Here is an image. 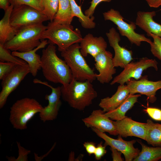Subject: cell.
Instances as JSON below:
<instances>
[{"instance_id":"obj_1","label":"cell","mask_w":161,"mask_h":161,"mask_svg":"<svg viewBox=\"0 0 161 161\" xmlns=\"http://www.w3.org/2000/svg\"><path fill=\"white\" fill-rule=\"evenodd\" d=\"M50 43L42 51L41 67L44 76L48 81L64 85L73 79L71 70L64 60L56 53V47Z\"/></svg>"},{"instance_id":"obj_2","label":"cell","mask_w":161,"mask_h":161,"mask_svg":"<svg viewBox=\"0 0 161 161\" xmlns=\"http://www.w3.org/2000/svg\"><path fill=\"white\" fill-rule=\"evenodd\" d=\"M92 82L81 81L73 78L68 83L62 85L61 97L72 108L82 111L90 105L97 96Z\"/></svg>"},{"instance_id":"obj_3","label":"cell","mask_w":161,"mask_h":161,"mask_svg":"<svg viewBox=\"0 0 161 161\" xmlns=\"http://www.w3.org/2000/svg\"><path fill=\"white\" fill-rule=\"evenodd\" d=\"M47 28L43 23H35L22 27L11 40L4 45L12 51L23 52L35 48L41 43V37Z\"/></svg>"},{"instance_id":"obj_4","label":"cell","mask_w":161,"mask_h":161,"mask_svg":"<svg viewBox=\"0 0 161 161\" xmlns=\"http://www.w3.org/2000/svg\"><path fill=\"white\" fill-rule=\"evenodd\" d=\"M83 38L78 28L74 29L71 24L65 25L49 22L41 37V40L47 39L50 43L56 44L61 52L70 46L80 43Z\"/></svg>"},{"instance_id":"obj_5","label":"cell","mask_w":161,"mask_h":161,"mask_svg":"<svg viewBox=\"0 0 161 161\" xmlns=\"http://www.w3.org/2000/svg\"><path fill=\"white\" fill-rule=\"evenodd\" d=\"M61 55L69 67L73 78L79 81L92 82L97 74L87 63L80 51V46L76 43L61 52Z\"/></svg>"},{"instance_id":"obj_6","label":"cell","mask_w":161,"mask_h":161,"mask_svg":"<svg viewBox=\"0 0 161 161\" xmlns=\"http://www.w3.org/2000/svg\"><path fill=\"white\" fill-rule=\"evenodd\" d=\"M43 108L34 98L25 97L18 100L10 108V121L14 129H25L27 123Z\"/></svg>"},{"instance_id":"obj_7","label":"cell","mask_w":161,"mask_h":161,"mask_svg":"<svg viewBox=\"0 0 161 161\" xmlns=\"http://www.w3.org/2000/svg\"><path fill=\"white\" fill-rule=\"evenodd\" d=\"M105 21L109 20L112 22L117 27L120 33L122 36L127 38L131 44L140 46L142 42H146L150 44L152 41L149 38L146 37L144 34L136 33L135 23L128 24L123 20V18L120 12L113 9L103 13Z\"/></svg>"},{"instance_id":"obj_8","label":"cell","mask_w":161,"mask_h":161,"mask_svg":"<svg viewBox=\"0 0 161 161\" xmlns=\"http://www.w3.org/2000/svg\"><path fill=\"white\" fill-rule=\"evenodd\" d=\"M49 20L43 13L30 6L22 5L13 7L10 18L11 25L19 28L29 24Z\"/></svg>"},{"instance_id":"obj_9","label":"cell","mask_w":161,"mask_h":161,"mask_svg":"<svg viewBox=\"0 0 161 161\" xmlns=\"http://www.w3.org/2000/svg\"><path fill=\"white\" fill-rule=\"evenodd\" d=\"M158 62L155 59H149L146 57L143 58L138 61L128 64L123 70L116 76L111 82L112 85L116 83L124 85L131 78L139 80L142 77L143 71L150 67H153L157 71Z\"/></svg>"},{"instance_id":"obj_10","label":"cell","mask_w":161,"mask_h":161,"mask_svg":"<svg viewBox=\"0 0 161 161\" xmlns=\"http://www.w3.org/2000/svg\"><path fill=\"white\" fill-rule=\"evenodd\" d=\"M30 73L27 64L24 65H17L1 80L2 89L0 93V109L5 104L9 95L24 79Z\"/></svg>"},{"instance_id":"obj_11","label":"cell","mask_w":161,"mask_h":161,"mask_svg":"<svg viewBox=\"0 0 161 161\" xmlns=\"http://www.w3.org/2000/svg\"><path fill=\"white\" fill-rule=\"evenodd\" d=\"M34 83H39L50 88L51 92L49 95H46L45 98L48 101V105L43 107L40 112L39 116L40 120L44 122L53 120L56 119L59 109L61 105L60 99L61 97V87H54L45 81H43L37 79L33 80Z\"/></svg>"},{"instance_id":"obj_12","label":"cell","mask_w":161,"mask_h":161,"mask_svg":"<svg viewBox=\"0 0 161 161\" xmlns=\"http://www.w3.org/2000/svg\"><path fill=\"white\" fill-rule=\"evenodd\" d=\"M91 129L98 137L105 141L104 145H109L120 152L124 155L126 161H133L140 151L138 148H135L134 146V144L136 141L135 140L126 141L119 135L117 139H114L95 128H92Z\"/></svg>"},{"instance_id":"obj_13","label":"cell","mask_w":161,"mask_h":161,"mask_svg":"<svg viewBox=\"0 0 161 161\" xmlns=\"http://www.w3.org/2000/svg\"><path fill=\"white\" fill-rule=\"evenodd\" d=\"M147 77V76H143L139 80L131 79L126 82V85L130 90V94L138 93L145 95L147 97V100L153 103L157 100L156 92L161 89V80H149Z\"/></svg>"},{"instance_id":"obj_14","label":"cell","mask_w":161,"mask_h":161,"mask_svg":"<svg viewBox=\"0 0 161 161\" xmlns=\"http://www.w3.org/2000/svg\"><path fill=\"white\" fill-rule=\"evenodd\" d=\"M110 46L113 49L114 55L113 58L115 67H120L124 68L133 60L132 52L123 47L120 46L119 42L121 38L119 33L114 27L110 29L106 33Z\"/></svg>"},{"instance_id":"obj_15","label":"cell","mask_w":161,"mask_h":161,"mask_svg":"<svg viewBox=\"0 0 161 161\" xmlns=\"http://www.w3.org/2000/svg\"><path fill=\"white\" fill-rule=\"evenodd\" d=\"M113 58L112 54L106 50L100 52L94 58L95 67L99 72L96 74V79L101 83H109L116 72Z\"/></svg>"},{"instance_id":"obj_16","label":"cell","mask_w":161,"mask_h":161,"mask_svg":"<svg viewBox=\"0 0 161 161\" xmlns=\"http://www.w3.org/2000/svg\"><path fill=\"white\" fill-rule=\"evenodd\" d=\"M103 110H93L88 117L82 119L87 128H93L100 131L107 132L114 136L118 135L113 123V121L105 114Z\"/></svg>"},{"instance_id":"obj_17","label":"cell","mask_w":161,"mask_h":161,"mask_svg":"<svg viewBox=\"0 0 161 161\" xmlns=\"http://www.w3.org/2000/svg\"><path fill=\"white\" fill-rule=\"evenodd\" d=\"M113 122L118 135L122 137L134 136L145 140L146 123L134 121L127 117L122 120L113 121Z\"/></svg>"},{"instance_id":"obj_18","label":"cell","mask_w":161,"mask_h":161,"mask_svg":"<svg viewBox=\"0 0 161 161\" xmlns=\"http://www.w3.org/2000/svg\"><path fill=\"white\" fill-rule=\"evenodd\" d=\"M80 43V51L84 57L89 54L94 58L100 52L106 50L107 46L103 37H94L90 33L83 38Z\"/></svg>"},{"instance_id":"obj_19","label":"cell","mask_w":161,"mask_h":161,"mask_svg":"<svg viewBox=\"0 0 161 161\" xmlns=\"http://www.w3.org/2000/svg\"><path fill=\"white\" fill-rule=\"evenodd\" d=\"M48 44L47 40H43L41 44L32 50L23 52L12 51V55L25 61L30 68V73L33 77H35L38 71L41 69V58L36 53L38 50L44 48Z\"/></svg>"},{"instance_id":"obj_20","label":"cell","mask_w":161,"mask_h":161,"mask_svg":"<svg viewBox=\"0 0 161 161\" xmlns=\"http://www.w3.org/2000/svg\"><path fill=\"white\" fill-rule=\"evenodd\" d=\"M156 15L155 11H139L137 13L135 23L145 32L148 36L152 33L161 37V25L155 22L153 19Z\"/></svg>"},{"instance_id":"obj_21","label":"cell","mask_w":161,"mask_h":161,"mask_svg":"<svg viewBox=\"0 0 161 161\" xmlns=\"http://www.w3.org/2000/svg\"><path fill=\"white\" fill-rule=\"evenodd\" d=\"M130 92L127 85H120L117 90L111 97H107L101 99L99 104L105 112L117 108L127 98Z\"/></svg>"},{"instance_id":"obj_22","label":"cell","mask_w":161,"mask_h":161,"mask_svg":"<svg viewBox=\"0 0 161 161\" xmlns=\"http://www.w3.org/2000/svg\"><path fill=\"white\" fill-rule=\"evenodd\" d=\"M13 8V6L11 5L4 11V15L0 21V44H2L12 39L19 30L13 27L10 23V16Z\"/></svg>"},{"instance_id":"obj_23","label":"cell","mask_w":161,"mask_h":161,"mask_svg":"<svg viewBox=\"0 0 161 161\" xmlns=\"http://www.w3.org/2000/svg\"><path fill=\"white\" fill-rule=\"evenodd\" d=\"M141 95L130 94L125 100L118 107L114 110L105 112V114L110 119L115 120H121L126 117V112L131 109L137 102L138 98Z\"/></svg>"},{"instance_id":"obj_24","label":"cell","mask_w":161,"mask_h":161,"mask_svg":"<svg viewBox=\"0 0 161 161\" xmlns=\"http://www.w3.org/2000/svg\"><path fill=\"white\" fill-rule=\"evenodd\" d=\"M74 16L69 0H59L58 8L52 21L55 24L71 25Z\"/></svg>"},{"instance_id":"obj_25","label":"cell","mask_w":161,"mask_h":161,"mask_svg":"<svg viewBox=\"0 0 161 161\" xmlns=\"http://www.w3.org/2000/svg\"><path fill=\"white\" fill-rule=\"evenodd\" d=\"M146 123L145 140L154 147H161V124L155 123L150 119H148Z\"/></svg>"},{"instance_id":"obj_26","label":"cell","mask_w":161,"mask_h":161,"mask_svg":"<svg viewBox=\"0 0 161 161\" xmlns=\"http://www.w3.org/2000/svg\"><path fill=\"white\" fill-rule=\"evenodd\" d=\"M142 150L134 161H157L161 159V147H149L137 140Z\"/></svg>"},{"instance_id":"obj_27","label":"cell","mask_w":161,"mask_h":161,"mask_svg":"<svg viewBox=\"0 0 161 161\" xmlns=\"http://www.w3.org/2000/svg\"><path fill=\"white\" fill-rule=\"evenodd\" d=\"M69 0L73 16L78 18L82 26L86 29L94 28L96 26V24L93 21L95 18V17L93 16L89 17L86 16L82 12L80 7L77 4L75 0Z\"/></svg>"},{"instance_id":"obj_28","label":"cell","mask_w":161,"mask_h":161,"mask_svg":"<svg viewBox=\"0 0 161 161\" xmlns=\"http://www.w3.org/2000/svg\"><path fill=\"white\" fill-rule=\"evenodd\" d=\"M10 50L5 48L4 44H0V61L11 62L20 65H24L27 64L23 60L12 55Z\"/></svg>"},{"instance_id":"obj_29","label":"cell","mask_w":161,"mask_h":161,"mask_svg":"<svg viewBox=\"0 0 161 161\" xmlns=\"http://www.w3.org/2000/svg\"><path fill=\"white\" fill-rule=\"evenodd\" d=\"M44 13L50 22L53 20L58 10L59 0H42Z\"/></svg>"},{"instance_id":"obj_30","label":"cell","mask_w":161,"mask_h":161,"mask_svg":"<svg viewBox=\"0 0 161 161\" xmlns=\"http://www.w3.org/2000/svg\"><path fill=\"white\" fill-rule=\"evenodd\" d=\"M13 7L22 5L30 6L44 13L42 0H10Z\"/></svg>"},{"instance_id":"obj_31","label":"cell","mask_w":161,"mask_h":161,"mask_svg":"<svg viewBox=\"0 0 161 161\" xmlns=\"http://www.w3.org/2000/svg\"><path fill=\"white\" fill-rule=\"evenodd\" d=\"M149 36L153 39V41L150 44L151 52L154 56L161 61V37L152 33Z\"/></svg>"},{"instance_id":"obj_32","label":"cell","mask_w":161,"mask_h":161,"mask_svg":"<svg viewBox=\"0 0 161 161\" xmlns=\"http://www.w3.org/2000/svg\"><path fill=\"white\" fill-rule=\"evenodd\" d=\"M17 64L11 62H0V80H2Z\"/></svg>"},{"instance_id":"obj_33","label":"cell","mask_w":161,"mask_h":161,"mask_svg":"<svg viewBox=\"0 0 161 161\" xmlns=\"http://www.w3.org/2000/svg\"><path fill=\"white\" fill-rule=\"evenodd\" d=\"M144 110L153 120L161 121V109H160L154 107H148Z\"/></svg>"},{"instance_id":"obj_34","label":"cell","mask_w":161,"mask_h":161,"mask_svg":"<svg viewBox=\"0 0 161 161\" xmlns=\"http://www.w3.org/2000/svg\"><path fill=\"white\" fill-rule=\"evenodd\" d=\"M17 144L18 148V156L16 159H13L12 161H28L27 155L30 153V151L27 150L21 146L19 142H17Z\"/></svg>"},{"instance_id":"obj_35","label":"cell","mask_w":161,"mask_h":161,"mask_svg":"<svg viewBox=\"0 0 161 161\" xmlns=\"http://www.w3.org/2000/svg\"><path fill=\"white\" fill-rule=\"evenodd\" d=\"M112 0H92L91 2L90 6L84 11L85 15L91 17L93 16L95 9L97 5L101 2H110Z\"/></svg>"},{"instance_id":"obj_36","label":"cell","mask_w":161,"mask_h":161,"mask_svg":"<svg viewBox=\"0 0 161 161\" xmlns=\"http://www.w3.org/2000/svg\"><path fill=\"white\" fill-rule=\"evenodd\" d=\"M103 142H101L96 146V148L94 154L95 158L97 160H100L106 153V146L102 145Z\"/></svg>"},{"instance_id":"obj_37","label":"cell","mask_w":161,"mask_h":161,"mask_svg":"<svg viewBox=\"0 0 161 161\" xmlns=\"http://www.w3.org/2000/svg\"><path fill=\"white\" fill-rule=\"evenodd\" d=\"M83 146L89 155L94 154L96 147L95 143L92 142H85L83 144Z\"/></svg>"},{"instance_id":"obj_38","label":"cell","mask_w":161,"mask_h":161,"mask_svg":"<svg viewBox=\"0 0 161 161\" xmlns=\"http://www.w3.org/2000/svg\"><path fill=\"white\" fill-rule=\"evenodd\" d=\"M110 149L112 152V155L113 161H122L123 160L121 157L122 153L113 148L111 147Z\"/></svg>"},{"instance_id":"obj_39","label":"cell","mask_w":161,"mask_h":161,"mask_svg":"<svg viewBox=\"0 0 161 161\" xmlns=\"http://www.w3.org/2000/svg\"><path fill=\"white\" fill-rule=\"evenodd\" d=\"M151 7L157 8L161 5V0H145Z\"/></svg>"},{"instance_id":"obj_40","label":"cell","mask_w":161,"mask_h":161,"mask_svg":"<svg viewBox=\"0 0 161 161\" xmlns=\"http://www.w3.org/2000/svg\"><path fill=\"white\" fill-rule=\"evenodd\" d=\"M11 5L10 0H0V8L4 11Z\"/></svg>"}]
</instances>
